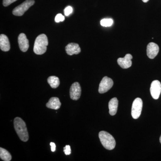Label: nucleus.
<instances>
[{
  "label": "nucleus",
  "instance_id": "nucleus-23",
  "mask_svg": "<svg viewBox=\"0 0 161 161\" xmlns=\"http://www.w3.org/2000/svg\"><path fill=\"white\" fill-rule=\"evenodd\" d=\"M50 145L51 147V150L52 152H55V151H56V144L54 142H51Z\"/></svg>",
  "mask_w": 161,
  "mask_h": 161
},
{
  "label": "nucleus",
  "instance_id": "nucleus-10",
  "mask_svg": "<svg viewBox=\"0 0 161 161\" xmlns=\"http://www.w3.org/2000/svg\"><path fill=\"white\" fill-rule=\"evenodd\" d=\"M132 56L127 54L124 58H119L117 60L119 65L123 69H128L132 66Z\"/></svg>",
  "mask_w": 161,
  "mask_h": 161
},
{
  "label": "nucleus",
  "instance_id": "nucleus-24",
  "mask_svg": "<svg viewBox=\"0 0 161 161\" xmlns=\"http://www.w3.org/2000/svg\"><path fill=\"white\" fill-rule=\"evenodd\" d=\"M142 1L144 3H147L149 1V0H142Z\"/></svg>",
  "mask_w": 161,
  "mask_h": 161
},
{
  "label": "nucleus",
  "instance_id": "nucleus-16",
  "mask_svg": "<svg viewBox=\"0 0 161 161\" xmlns=\"http://www.w3.org/2000/svg\"><path fill=\"white\" fill-rule=\"evenodd\" d=\"M47 82L52 88L56 89L60 85V80L56 76H50L47 78Z\"/></svg>",
  "mask_w": 161,
  "mask_h": 161
},
{
  "label": "nucleus",
  "instance_id": "nucleus-19",
  "mask_svg": "<svg viewBox=\"0 0 161 161\" xmlns=\"http://www.w3.org/2000/svg\"><path fill=\"white\" fill-rule=\"evenodd\" d=\"M64 20V17L61 14H57L55 17V21L56 23H59L60 22H63Z\"/></svg>",
  "mask_w": 161,
  "mask_h": 161
},
{
  "label": "nucleus",
  "instance_id": "nucleus-25",
  "mask_svg": "<svg viewBox=\"0 0 161 161\" xmlns=\"http://www.w3.org/2000/svg\"><path fill=\"white\" fill-rule=\"evenodd\" d=\"M160 142L161 144V135L160 136Z\"/></svg>",
  "mask_w": 161,
  "mask_h": 161
},
{
  "label": "nucleus",
  "instance_id": "nucleus-14",
  "mask_svg": "<svg viewBox=\"0 0 161 161\" xmlns=\"http://www.w3.org/2000/svg\"><path fill=\"white\" fill-rule=\"evenodd\" d=\"M61 106V103L59 98L57 97H52L46 104V107L52 109L58 110Z\"/></svg>",
  "mask_w": 161,
  "mask_h": 161
},
{
  "label": "nucleus",
  "instance_id": "nucleus-1",
  "mask_svg": "<svg viewBox=\"0 0 161 161\" xmlns=\"http://www.w3.org/2000/svg\"><path fill=\"white\" fill-rule=\"evenodd\" d=\"M14 127L21 141L26 142L29 139V135L25 122L20 117H16L14 121Z\"/></svg>",
  "mask_w": 161,
  "mask_h": 161
},
{
  "label": "nucleus",
  "instance_id": "nucleus-21",
  "mask_svg": "<svg viewBox=\"0 0 161 161\" xmlns=\"http://www.w3.org/2000/svg\"><path fill=\"white\" fill-rule=\"evenodd\" d=\"M64 151L65 155H68L71 154V148L69 145H66L65 147L64 148Z\"/></svg>",
  "mask_w": 161,
  "mask_h": 161
},
{
  "label": "nucleus",
  "instance_id": "nucleus-4",
  "mask_svg": "<svg viewBox=\"0 0 161 161\" xmlns=\"http://www.w3.org/2000/svg\"><path fill=\"white\" fill-rule=\"evenodd\" d=\"M34 0H26L24 3L17 6L13 10V14L17 16H21L25 12L34 4Z\"/></svg>",
  "mask_w": 161,
  "mask_h": 161
},
{
  "label": "nucleus",
  "instance_id": "nucleus-20",
  "mask_svg": "<svg viewBox=\"0 0 161 161\" xmlns=\"http://www.w3.org/2000/svg\"><path fill=\"white\" fill-rule=\"evenodd\" d=\"M73 8L71 6H68L67 7H66L64 9V13L65 15L68 16L69 15V14H71L73 12Z\"/></svg>",
  "mask_w": 161,
  "mask_h": 161
},
{
  "label": "nucleus",
  "instance_id": "nucleus-8",
  "mask_svg": "<svg viewBox=\"0 0 161 161\" xmlns=\"http://www.w3.org/2000/svg\"><path fill=\"white\" fill-rule=\"evenodd\" d=\"M69 93L72 100H78L79 99L81 95V87L78 82H75L72 85Z\"/></svg>",
  "mask_w": 161,
  "mask_h": 161
},
{
  "label": "nucleus",
  "instance_id": "nucleus-17",
  "mask_svg": "<svg viewBox=\"0 0 161 161\" xmlns=\"http://www.w3.org/2000/svg\"><path fill=\"white\" fill-rule=\"evenodd\" d=\"M0 158L3 161H10L12 159L11 154L6 149L0 148Z\"/></svg>",
  "mask_w": 161,
  "mask_h": 161
},
{
  "label": "nucleus",
  "instance_id": "nucleus-2",
  "mask_svg": "<svg viewBox=\"0 0 161 161\" xmlns=\"http://www.w3.org/2000/svg\"><path fill=\"white\" fill-rule=\"evenodd\" d=\"M48 44V40L46 35L43 34L39 35L35 40L34 52L36 54H43L46 52Z\"/></svg>",
  "mask_w": 161,
  "mask_h": 161
},
{
  "label": "nucleus",
  "instance_id": "nucleus-3",
  "mask_svg": "<svg viewBox=\"0 0 161 161\" xmlns=\"http://www.w3.org/2000/svg\"><path fill=\"white\" fill-rule=\"evenodd\" d=\"M98 136L101 143L105 149L112 150L115 148L116 145L115 139L108 132L104 131H101Z\"/></svg>",
  "mask_w": 161,
  "mask_h": 161
},
{
  "label": "nucleus",
  "instance_id": "nucleus-22",
  "mask_svg": "<svg viewBox=\"0 0 161 161\" xmlns=\"http://www.w3.org/2000/svg\"><path fill=\"white\" fill-rule=\"evenodd\" d=\"M17 0H3V6L6 7V6H9L10 4H12Z\"/></svg>",
  "mask_w": 161,
  "mask_h": 161
},
{
  "label": "nucleus",
  "instance_id": "nucleus-11",
  "mask_svg": "<svg viewBox=\"0 0 161 161\" xmlns=\"http://www.w3.org/2000/svg\"><path fill=\"white\" fill-rule=\"evenodd\" d=\"M18 43L20 50L23 52L27 51L29 47V40L26 38V35L21 33L18 37Z\"/></svg>",
  "mask_w": 161,
  "mask_h": 161
},
{
  "label": "nucleus",
  "instance_id": "nucleus-18",
  "mask_svg": "<svg viewBox=\"0 0 161 161\" xmlns=\"http://www.w3.org/2000/svg\"><path fill=\"white\" fill-rule=\"evenodd\" d=\"M113 23V20L111 19H104L101 20L100 24L101 26L108 27L112 26Z\"/></svg>",
  "mask_w": 161,
  "mask_h": 161
},
{
  "label": "nucleus",
  "instance_id": "nucleus-12",
  "mask_svg": "<svg viewBox=\"0 0 161 161\" xmlns=\"http://www.w3.org/2000/svg\"><path fill=\"white\" fill-rule=\"evenodd\" d=\"M67 53L70 56L74 54H78L81 51L80 47L78 43H70L65 47Z\"/></svg>",
  "mask_w": 161,
  "mask_h": 161
},
{
  "label": "nucleus",
  "instance_id": "nucleus-6",
  "mask_svg": "<svg viewBox=\"0 0 161 161\" xmlns=\"http://www.w3.org/2000/svg\"><path fill=\"white\" fill-rule=\"evenodd\" d=\"M113 80L111 78L105 76L101 81L98 92L100 94H103L108 92L113 86Z\"/></svg>",
  "mask_w": 161,
  "mask_h": 161
},
{
  "label": "nucleus",
  "instance_id": "nucleus-7",
  "mask_svg": "<svg viewBox=\"0 0 161 161\" xmlns=\"http://www.w3.org/2000/svg\"><path fill=\"white\" fill-rule=\"evenodd\" d=\"M150 93L153 98L158 99L161 93V83L158 80H154L151 83L150 88Z\"/></svg>",
  "mask_w": 161,
  "mask_h": 161
},
{
  "label": "nucleus",
  "instance_id": "nucleus-9",
  "mask_svg": "<svg viewBox=\"0 0 161 161\" xmlns=\"http://www.w3.org/2000/svg\"><path fill=\"white\" fill-rule=\"evenodd\" d=\"M159 48L158 45L155 43H149L147 46V55L148 58L151 59H154L158 54Z\"/></svg>",
  "mask_w": 161,
  "mask_h": 161
},
{
  "label": "nucleus",
  "instance_id": "nucleus-5",
  "mask_svg": "<svg viewBox=\"0 0 161 161\" xmlns=\"http://www.w3.org/2000/svg\"><path fill=\"white\" fill-rule=\"evenodd\" d=\"M142 107L143 102L141 98H136L133 101L131 111L132 118L134 119H137L140 117L142 113Z\"/></svg>",
  "mask_w": 161,
  "mask_h": 161
},
{
  "label": "nucleus",
  "instance_id": "nucleus-13",
  "mask_svg": "<svg viewBox=\"0 0 161 161\" xmlns=\"http://www.w3.org/2000/svg\"><path fill=\"white\" fill-rule=\"evenodd\" d=\"M0 48L4 52H8L10 50L9 39L5 35L1 34L0 36Z\"/></svg>",
  "mask_w": 161,
  "mask_h": 161
},
{
  "label": "nucleus",
  "instance_id": "nucleus-15",
  "mask_svg": "<svg viewBox=\"0 0 161 161\" xmlns=\"http://www.w3.org/2000/svg\"><path fill=\"white\" fill-rule=\"evenodd\" d=\"M118 106V100L116 98H112L109 102L108 107L109 113L111 115L116 114Z\"/></svg>",
  "mask_w": 161,
  "mask_h": 161
}]
</instances>
